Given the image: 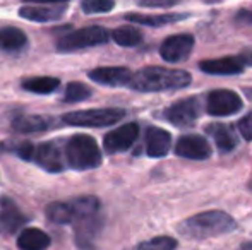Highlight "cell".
<instances>
[{
    "label": "cell",
    "instance_id": "obj_29",
    "mask_svg": "<svg viewBox=\"0 0 252 250\" xmlns=\"http://www.w3.org/2000/svg\"><path fill=\"white\" fill-rule=\"evenodd\" d=\"M237 127H239V132L244 139L252 140V111L249 115H246L242 120H239V125Z\"/></svg>",
    "mask_w": 252,
    "mask_h": 250
},
{
    "label": "cell",
    "instance_id": "obj_19",
    "mask_svg": "<svg viewBox=\"0 0 252 250\" xmlns=\"http://www.w3.org/2000/svg\"><path fill=\"white\" fill-rule=\"evenodd\" d=\"M28 36L19 28L7 26L0 29V50L7 54H19L26 48Z\"/></svg>",
    "mask_w": 252,
    "mask_h": 250
},
{
    "label": "cell",
    "instance_id": "obj_32",
    "mask_svg": "<svg viewBox=\"0 0 252 250\" xmlns=\"http://www.w3.org/2000/svg\"><path fill=\"white\" fill-rule=\"evenodd\" d=\"M240 58H242V62H244V65H251L252 67V50H247V52H244L242 55H240Z\"/></svg>",
    "mask_w": 252,
    "mask_h": 250
},
{
    "label": "cell",
    "instance_id": "obj_3",
    "mask_svg": "<svg viewBox=\"0 0 252 250\" xmlns=\"http://www.w3.org/2000/svg\"><path fill=\"white\" fill-rule=\"evenodd\" d=\"M237 228V223L230 214L223 211H208L186 220L179 226V231L187 238L192 240H204L209 237L230 233Z\"/></svg>",
    "mask_w": 252,
    "mask_h": 250
},
{
    "label": "cell",
    "instance_id": "obj_26",
    "mask_svg": "<svg viewBox=\"0 0 252 250\" xmlns=\"http://www.w3.org/2000/svg\"><path fill=\"white\" fill-rule=\"evenodd\" d=\"M91 96V87H88L83 83H69L63 93V101L65 103H79Z\"/></svg>",
    "mask_w": 252,
    "mask_h": 250
},
{
    "label": "cell",
    "instance_id": "obj_1",
    "mask_svg": "<svg viewBox=\"0 0 252 250\" xmlns=\"http://www.w3.org/2000/svg\"><path fill=\"white\" fill-rule=\"evenodd\" d=\"M74 209V238L76 245L83 250H91L96 245L103 228L101 204L96 197L84 195L69 200Z\"/></svg>",
    "mask_w": 252,
    "mask_h": 250
},
{
    "label": "cell",
    "instance_id": "obj_30",
    "mask_svg": "<svg viewBox=\"0 0 252 250\" xmlns=\"http://www.w3.org/2000/svg\"><path fill=\"white\" fill-rule=\"evenodd\" d=\"M141 7H153V9H158V7H172V5H177V0H165V2H148V0H144V2H139Z\"/></svg>",
    "mask_w": 252,
    "mask_h": 250
},
{
    "label": "cell",
    "instance_id": "obj_17",
    "mask_svg": "<svg viewBox=\"0 0 252 250\" xmlns=\"http://www.w3.org/2000/svg\"><path fill=\"white\" fill-rule=\"evenodd\" d=\"M172 136L159 127H150L146 130V153L151 158H163L168 154Z\"/></svg>",
    "mask_w": 252,
    "mask_h": 250
},
{
    "label": "cell",
    "instance_id": "obj_31",
    "mask_svg": "<svg viewBox=\"0 0 252 250\" xmlns=\"http://www.w3.org/2000/svg\"><path fill=\"white\" fill-rule=\"evenodd\" d=\"M237 21L244 24H252V10H240L237 14Z\"/></svg>",
    "mask_w": 252,
    "mask_h": 250
},
{
    "label": "cell",
    "instance_id": "obj_5",
    "mask_svg": "<svg viewBox=\"0 0 252 250\" xmlns=\"http://www.w3.org/2000/svg\"><path fill=\"white\" fill-rule=\"evenodd\" d=\"M16 153L19 154V158L26 161H33L34 165L50 171V173H60L65 167L63 156L55 142H41L38 146L31 142H24L17 147Z\"/></svg>",
    "mask_w": 252,
    "mask_h": 250
},
{
    "label": "cell",
    "instance_id": "obj_16",
    "mask_svg": "<svg viewBox=\"0 0 252 250\" xmlns=\"http://www.w3.org/2000/svg\"><path fill=\"white\" fill-rule=\"evenodd\" d=\"M201 70L213 76H235V74L244 72V62L239 57H225L216 58V60H202L199 63Z\"/></svg>",
    "mask_w": 252,
    "mask_h": 250
},
{
    "label": "cell",
    "instance_id": "obj_7",
    "mask_svg": "<svg viewBox=\"0 0 252 250\" xmlns=\"http://www.w3.org/2000/svg\"><path fill=\"white\" fill-rule=\"evenodd\" d=\"M126 111L120 108H94V110L70 111L62 117L67 125L74 127H106L120 122Z\"/></svg>",
    "mask_w": 252,
    "mask_h": 250
},
{
    "label": "cell",
    "instance_id": "obj_2",
    "mask_svg": "<svg viewBox=\"0 0 252 250\" xmlns=\"http://www.w3.org/2000/svg\"><path fill=\"white\" fill-rule=\"evenodd\" d=\"M190 84V74L186 70L165 69V67H146L132 76L129 87L141 93H159V91L182 89Z\"/></svg>",
    "mask_w": 252,
    "mask_h": 250
},
{
    "label": "cell",
    "instance_id": "obj_33",
    "mask_svg": "<svg viewBox=\"0 0 252 250\" xmlns=\"http://www.w3.org/2000/svg\"><path fill=\"white\" fill-rule=\"evenodd\" d=\"M239 250H252V242H246V244H242Z\"/></svg>",
    "mask_w": 252,
    "mask_h": 250
},
{
    "label": "cell",
    "instance_id": "obj_13",
    "mask_svg": "<svg viewBox=\"0 0 252 250\" xmlns=\"http://www.w3.org/2000/svg\"><path fill=\"white\" fill-rule=\"evenodd\" d=\"M88 76L91 81L101 84V86L120 87L129 86L134 74L127 67H98V69L91 70Z\"/></svg>",
    "mask_w": 252,
    "mask_h": 250
},
{
    "label": "cell",
    "instance_id": "obj_20",
    "mask_svg": "<svg viewBox=\"0 0 252 250\" xmlns=\"http://www.w3.org/2000/svg\"><path fill=\"white\" fill-rule=\"evenodd\" d=\"M19 250H47L50 247V237L38 228H24L17 237Z\"/></svg>",
    "mask_w": 252,
    "mask_h": 250
},
{
    "label": "cell",
    "instance_id": "obj_6",
    "mask_svg": "<svg viewBox=\"0 0 252 250\" xmlns=\"http://www.w3.org/2000/svg\"><path fill=\"white\" fill-rule=\"evenodd\" d=\"M110 38V33L105 28L100 26H88L81 28V29L70 31L65 36H62L57 41V50L62 54H69V52L84 50V48L98 47V45L106 43Z\"/></svg>",
    "mask_w": 252,
    "mask_h": 250
},
{
    "label": "cell",
    "instance_id": "obj_18",
    "mask_svg": "<svg viewBox=\"0 0 252 250\" xmlns=\"http://www.w3.org/2000/svg\"><path fill=\"white\" fill-rule=\"evenodd\" d=\"M12 127L16 132L21 134H34V132H43L53 127V118L45 117V115H21V117L14 118Z\"/></svg>",
    "mask_w": 252,
    "mask_h": 250
},
{
    "label": "cell",
    "instance_id": "obj_28",
    "mask_svg": "<svg viewBox=\"0 0 252 250\" xmlns=\"http://www.w3.org/2000/svg\"><path fill=\"white\" fill-rule=\"evenodd\" d=\"M113 7H115V3L110 0H84L81 3V9L86 14H103L112 10Z\"/></svg>",
    "mask_w": 252,
    "mask_h": 250
},
{
    "label": "cell",
    "instance_id": "obj_8",
    "mask_svg": "<svg viewBox=\"0 0 252 250\" xmlns=\"http://www.w3.org/2000/svg\"><path fill=\"white\" fill-rule=\"evenodd\" d=\"M242 100L230 89H216L208 94V113L213 117H228L242 110Z\"/></svg>",
    "mask_w": 252,
    "mask_h": 250
},
{
    "label": "cell",
    "instance_id": "obj_12",
    "mask_svg": "<svg viewBox=\"0 0 252 250\" xmlns=\"http://www.w3.org/2000/svg\"><path fill=\"white\" fill-rule=\"evenodd\" d=\"M67 3H31L19 9V16L23 19L33 21V23H50L63 17L67 10Z\"/></svg>",
    "mask_w": 252,
    "mask_h": 250
},
{
    "label": "cell",
    "instance_id": "obj_10",
    "mask_svg": "<svg viewBox=\"0 0 252 250\" xmlns=\"http://www.w3.org/2000/svg\"><path fill=\"white\" fill-rule=\"evenodd\" d=\"M137 136H139V125L136 122L124 124L119 129L106 134L105 139H103V146L108 153H122L136 142Z\"/></svg>",
    "mask_w": 252,
    "mask_h": 250
},
{
    "label": "cell",
    "instance_id": "obj_25",
    "mask_svg": "<svg viewBox=\"0 0 252 250\" xmlns=\"http://www.w3.org/2000/svg\"><path fill=\"white\" fill-rule=\"evenodd\" d=\"M112 38L117 45L120 47H137V45L143 41V33L136 28H117L115 31H112Z\"/></svg>",
    "mask_w": 252,
    "mask_h": 250
},
{
    "label": "cell",
    "instance_id": "obj_9",
    "mask_svg": "<svg viewBox=\"0 0 252 250\" xmlns=\"http://www.w3.org/2000/svg\"><path fill=\"white\" fill-rule=\"evenodd\" d=\"M194 48V38L190 34H173L168 36L159 47V54H161L163 60L170 63H177L187 60Z\"/></svg>",
    "mask_w": 252,
    "mask_h": 250
},
{
    "label": "cell",
    "instance_id": "obj_27",
    "mask_svg": "<svg viewBox=\"0 0 252 250\" xmlns=\"http://www.w3.org/2000/svg\"><path fill=\"white\" fill-rule=\"evenodd\" d=\"M177 240L172 237H155L151 240L141 242L134 250H175Z\"/></svg>",
    "mask_w": 252,
    "mask_h": 250
},
{
    "label": "cell",
    "instance_id": "obj_22",
    "mask_svg": "<svg viewBox=\"0 0 252 250\" xmlns=\"http://www.w3.org/2000/svg\"><path fill=\"white\" fill-rule=\"evenodd\" d=\"M189 17V14H161V16H144V14H127L126 19L130 23L136 24H143V26H151V28H158L163 24H172L177 21H182Z\"/></svg>",
    "mask_w": 252,
    "mask_h": 250
},
{
    "label": "cell",
    "instance_id": "obj_4",
    "mask_svg": "<svg viewBox=\"0 0 252 250\" xmlns=\"http://www.w3.org/2000/svg\"><path fill=\"white\" fill-rule=\"evenodd\" d=\"M67 165L74 170H93L101 165V151L96 140L86 134L72 136L65 144Z\"/></svg>",
    "mask_w": 252,
    "mask_h": 250
},
{
    "label": "cell",
    "instance_id": "obj_24",
    "mask_svg": "<svg viewBox=\"0 0 252 250\" xmlns=\"http://www.w3.org/2000/svg\"><path fill=\"white\" fill-rule=\"evenodd\" d=\"M60 81L57 77L50 76H40V77H28L23 81V89L36 94H48L59 87Z\"/></svg>",
    "mask_w": 252,
    "mask_h": 250
},
{
    "label": "cell",
    "instance_id": "obj_14",
    "mask_svg": "<svg viewBox=\"0 0 252 250\" xmlns=\"http://www.w3.org/2000/svg\"><path fill=\"white\" fill-rule=\"evenodd\" d=\"M175 154L187 160H208L211 156V147L201 136H182L175 146Z\"/></svg>",
    "mask_w": 252,
    "mask_h": 250
},
{
    "label": "cell",
    "instance_id": "obj_15",
    "mask_svg": "<svg viewBox=\"0 0 252 250\" xmlns=\"http://www.w3.org/2000/svg\"><path fill=\"white\" fill-rule=\"evenodd\" d=\"M26 221V216L21 213L17 204L12 199H9V197H2L0 199V231L12 235Z\"/></svg>",
    "mask_w": 252,
    "mask_h": 250
},
{
    "label": "cell",
    "instance_id": "obj_21",
    "mask_svg": "<svg viewBox=\"0 0 252 250\" xmlns=\"http://www.w3.org/2000/svg\"><path fill=\"white\" fill-rule=\"evenodd\" d=\"M206 132L215 139L218 149L223 151V153H230L237 147L235 134H233L232 127H228L226 124H211L206 127Z\"/></svg>",
    "mask_w": 252,
    "mask_h": 250
},
{
    "label": "cell",
    "instance_id": "obj_11",
    "mask_svg": "<svg viewBox=\"0 0 252 250\" xmlns=\"http://www.w3.org/2000/svg\"><path fill=\"white\" fill-rule=\"evenodd\" d=\"M199 117V101L196 98H187L173 103L166 108L165 118L175 127H189Z\"/></svg>",
    "mask_w": 252,
    "mask_h": 250
},
{
    "label": "cell",
    "instance_id": "obj_23",
    "mask_svg": "<svg viewBox=\"0 0 252 250\" xmlns=\"http://www.w3.org/2000/svg\"><path fill=\"white\" fill-rule=\"evenodd\" d=\"M47 218L55 224H72L74 209L70 202H52L45 209Z\"/></svg>",
    "mask_w": 252,
    "mask_h": 250
}]
</instances>
